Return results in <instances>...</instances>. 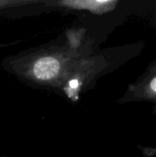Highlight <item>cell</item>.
<instances>
[{"mask_svg":"<svg viewBox=\"0 0 156 157\" xmlns=\"http://www.w3.org/2000/svg\"><path fill=\"white\" fill-rule=\"evenodd\" d=\"M119 3L117 0H63L55 2L54 5L67 9L87 11L95 15H104L114 10Z\"/></svg>","mask_w":156,"mask_h":157,"instance_id":"obj_1","label":"cell"},{"mask_svg":"<svg viewBox=\"0 0 156 157\" xmlns=\"http://www.w3.org/2000/svg\"><path fill=\"white\" fill-rule=\"evenodd\" d=\"M62 71V62L57 57L46 55L38 58L29 69L31 76L41 82L54 80Z\"/></svg>","mask_w":156,"mask_h":157,"instance_id":"obj_2","label":"cell"},{"mask_svg":"<svg viewBox=\"0 0 156 157\" xmlns=\"http://www.w3.org/2000/svg\"><path fill=\"white\" fill-rule=\"evenodd\" d=\"M131 90L132 95L141 100L156 102V62Z\"/></svg>","mask_w":156,"mask_h":157,"instance_id":"obj_3","label":"cell"},{"mask_svg":"<svg viewBox=\"0 0 156 157\" xmlns=\"http://www.w3.org/2000/svg\"><path fill=\"white\" fill-rule=\"evenodd\" d=\"M40 3L37 1H13V0H0V9L1 8H6L10 6H24V5H30Z\"/></svg>","mask_w":156,"mask_h":157,"instance_id":"obj_4","label":"cell"}]
</instances>
